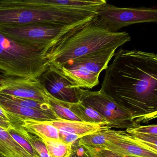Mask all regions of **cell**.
<instances>
[{
  "instance_id": "cell-1",
  "label": "cell",
  "mask_w": 157,
  "mask_h": 157,
  "mask_svg": "<svg viewBox=\"0 0 157 157\" xmlns=\"http://www.w3.org/2000/svg\"><path fill=\"white\" fill-rule=\"evenodd\" d=\"M106 69L101 90L138 124L157 116V55L120 48Z\"/></svg>"
},
{
  "instance_id": "cell-2",
  "label": "cell",
  "mask_w": 157,
  "mask_h": 157,
  "mask_svg": "<svg viewBox=\"0 0 157 157\" xmlns=\"http://www.w3.org/2000/svg\"><path fill=\"white\" fill-rule=\"evenodd\" d=\"M130 40L126 32H110L96 15L61 36L48 50L46 58L48 66L58 67L94 52L117 48Z\"/></svg>"
},
{
  "instance_id": "cell-3",
  "label": "cell",
  "mask_w": 157,
  "mask_h": 157,
  "mask_svg": "<svg viewBox=\"0 0 157 157\" xmlns=\"http://www.w3.org/2000/svg\"><path fill=\"white\" fill-rule=\"evenodd\" d=\"M96 15L49 5L45 0L0 1V25L47 23L67 26Z\"/></svg>"
},
{
  "instance_id": "cell-4",
  "label": "cell",
  "mask_w": 157,
  "mask_h": 157,
  "mask_svg": "<svg viewBox=\"0 0 157 157\" xmlns=\"http://www.w3.org/2000/svg\"><path fill=\"white\" fill-rule=\"evenodd\" d=\"M48 47L12 40L0 32V76L33 80L48 67Z\"/></svg>"
},
{
  "instance_id": "cell-5",
  "label": "cell",
  "mask_w": 157,
  "mask_h": 157,
  "mask_svg": "<svg viewBox=\"0 0 157 157\" xmlns=\"http://www.w3.org/2000/svg\"><path fill=\"white\" fill-rule=\"evenodd\" d=\"M117 49L100 50L71 60L59 67H53L60 71L76 88L92 89L99 84L100 73L107 68Z\"/></svg>"
},
{
  "instance_id": "cell-6",
  "label": "cell",
  "mask_w": 157,
  "mask_h": 157,
  "mask_svg": "<svg viewBox=\"0 0 157 157\" xmlns=\"http://www.w3.org/2000/svg\"><path fill=\"white\" fill-rule=\"evenodd\" d=\"M94 16L67 26L47 23L0 25V32L17 42L48 47L50 49L59 39L69 31Z\"/></svg>"
},
{
  "instance_id": "cell-7",
  "label": "cell",
  "mask_w": 157,
  "mask_h": 157,
  "mask_svg": "<svg viewBox=\"0 0 157 157\" xmlns=\"http://www.w3.org/2000/svg\"><path fill=\"white\" fill-rule=\"evenodd\" d=\"M79 101L82 104L91 107L105 117L110 128H128L140 125L127 111L117 104L101 90L91 91L81 89Z\"/></svg>"
},
{
  "instance_id": "cell-8",
  "label": "cell",
  "mask_w": 157,
  "mask_h": 157,
  "mask_svg": "<svg viewBox=\"0 0 157 157\" xmlns=\"http://www.w3.org/2000/svg\"><path fill=\"white\" fill-rule=\"evenodd\" d=\"M97 16L103 21L110 32L117 33L123 27L143 23L156 22L157 9L151 8H119L106 3Z\"/></svg>"
},
{
  "instance_id": "cell-9",
  "label": "cell",
  "mask_w": 157,
  "mask_h": 157,
  "mask_svg": "<svg viewBox=\"0 0 157 157\" xmlns=\"http://www.w3.org/2000/svg\"><path fill=\"white\" fill-rule=\"evenodd\" d=\"M48 93L58 100L66 102L78 103L81 88L74 84L62 72L52 66L38 78Z\"/></svg>"
},
{
  "instance_id": "cell-10",
  "label": "cell",
  "mask_w": 157,
  "mask_h": 157,
  "mask_svg": "<svg viewBox=\"0 0 157 157\" xmlns=\"http://www.w3.org/2000/svg\"><path fill=\"white\" fill-rule=\"evenodd\" d=\"M0 94L48 103L49 93L38 78L25 79L0 76Z\"/></svg>"
},
{
  "instance_id": "cell-11",
  "label": "cell",
  "mask_w": 157,
  "mask_h": 157,
  "mask_svg": "<svg viewBox=\"0 0 157 157\" xmlns=\"http://www.w3.org/2000/svg\"><path fill=\"white\" fill-rule=\"evenodd\" d=\"M99 148L109 150L125 157H157V151L140 143L125 131Z\"/></svg>"
},
{
  "instance_id": "cell-12",
  "label": "cell",
  "mask_w": 157,
  "mask_h": 157,
  "mask_svg": "<svg viewBox=\"0 0 157 157\" xmlns=\"http://www.w3.org/2000/svg\"><path fill=\"white\" fill-rule=\"evenodd\" d=\"M0 105L13 117H16L20 122L22 120H33L38 121L59 120L54 111H46L34 108H28L12 103L0 96Z\"/></svg>"
},
{
  "instance_id": "cell-13",
  "label": "cell",
  "mask_w": 157,
  "mask_h": 157,
  "mask_svg": "<svg viewBox=\"0 0 157 157\" xmlns=\"http://www.w3.org/2000/svg\"><path fill=\"white\" fill-rule=\"evenodd\" d=\"M47 121L59 131L80 135L82 136L110 129L107 124H95L63 119Z\"/></svg>"
},
{
  "instance_id": "cell-14",
  "label": "cell",
  "mask_w": 157,
  "mask_h": 157,
  "mask_svg": "<svg viewBox=\"0 0 157 157\" xmlns=\"http://www.w3.org/2000/svg\"><path fill=\"white\" fill-rule=\"evenodd\" d=\"M20 125L31 134L40 138L59 140V130L47 121L22 120Z\"/></svg>"
},
{
  "instance_id": "cell-15",
  "label": "cell",
  "mask_w": 157,
  "mask_h": 157,
  "mask_svg": "<svg viewBox=\"0 0 157 157\" xmlns=\"http://www.w3.org/2000/svg\"><path fill=\"white\" fill-rule=\"evenodd\" d=\"M65 104L67 107L82 122L105 124L111 129L110 124L108 120L91 107L82 104L80 102L75 103L65 102Z\"/></svg>"
},
{
  "instance_id": "cell-16",
  "label": "cell",
  "mask_w": 157,
  "mask_h": 157,
  "mask_svg": "<svg viewBox=\"0 0 157 157\" xmlns=\"http://www.w3.org/2000/svg\"><path fill=\"white\" fill-rule=\"evenodd\" d=\"M0 153L5 157H33L13 138L7 130L0 127Z\"/></svg>"
},
{
  "instance_id": "cell-17",
  "label": "cell",
  "mask_w": 157,
  "mask_h": 157,
  "mask_svg": "<svg viewBox=\"0 0 157 157\" xmlns=\"http://www.w3.org/2000/svg\"><path fill=\"white\" fill-rule=\"evenodd\" d=\"M123 130L109 129L87 135L77 140L78 146H88L94 147H101L106 142L114 139L124 133Z\"/></svg>"
},
{
  "instance_id": "cell-18",
  "label": "cell",
  "mask_w": 157,
  "mask_h": 157,
  "mask_svg": "<svg viewBox=\"0 0 157 157\" xmlns=\"http://www.w3.org/2000/svg\"><path fill=\"white\" fill-rule=\"evenodd\" d=\"M41 139V138H40ZM51 157H70L73 144H66L59 140L42 138Z\"/></svg>"
},
{
  "instance_id": "cell-19",
  "label": "cell",
  "mask_w": 157,
  "mask_h": 157,
  "mask_svg": "<svg viewBox=\"0 0 157 157\" xmlns=\"http://www.w3.org/2000/svg\"><path fill=\"white\" fill-rule=\"evenodd\" d=\"M48 104L59 119L82 121L68 107H67L65 102L56 99L49 94H48Z\"/></svg>"
},
{
  "instance_id": "cell-20",
  "label": "cell",
  "mask_w": 157,
  "mask_h": 157,
  "mask_svg": "<svg viewBox=\"0 0 157 157\" xmlns=\"http://www.w3.org/2000/svg\"><path fill=\"white\" fill-rule=\"evenodd\" d=\"M14 128L33 147L39 157H51L48 153L45 144L41 139L29 133L20 125H16Z\"/></svg>"
},
{
  "instance_id": "cell-21",
  "label": "cell",
  "mask_w": 157,
  "mask_h": 157,
  "mask_svg": "<svg viewBox=\"0 0 157 157\" xmlns=\"http://www.w3.org/2000/svg\"><path fill=\"white\" fill-rule=\"evenodd\" d=\"M0 96L6 101L17 105L28 107V108L39 109L43 111H53L50 105L48 103L15 97L11 95H7V94H0Z\"/></svg>"
},
{
  "instance_id": "cell-22",
  "label": "cell",
  "mask_w": 157,
  "mask_h": 157,
  "mask_svg": "<svg viewBox=\"0 0 157 157\" xmlns=\"http://www.w3.org/2000/svg\"><path fill=\"white\" fill-rule=\"evenodd\" d=\"M8 132L17 143L32 157H40L33 147L22 136L16 131L14 128L9 129L8 130Z\"/></svg>"
},
{
  "instance_id": "cell-23",
  "label": "cell",
  "mask_w": 157,
  "mask_h": 157,
  "mask_svg": "<svg viewBox=\"0 0 157 157\" xmlns=\"http://www.w3.org/2000/svg\"><path fill=\"white\" fill-rule=\"evenodd\" d=\"M131 136L140 143L157 151V135L135 133Z\"/></svg>"
},
{
  "instance_id": "cell-24",
  "label": "cell",
  "mask_w": 157,
  "mask_h": 157,
  "mask_svg": "<svg viewBox=\"0 0 157 157\" xmlns=\"http://www.w3.org/2000/svg\"><path fill=\"white\" fill-rule=\"evenodd\" d=\"M125 131L130 135L135 133H139L157 135V124H151L146 126L140 125L136 128H126Z\"/></svg>"
},
{
  "instance_id": "cell-25",
  "label": "cell",
  "mask_w": 157,
  "mask_h": 157,
  "mask_svg": "<svg viewBox=\"0 0 157 157\" xmlns=\"http://www.w3.org/2000/svg\"><path fill=\"white\" fill-rule=\"evenodd\" d=\"M82 137L83 136L80 135L59 131V140L66 144H74Z\"/></svg>"
},
{
  "instance_id": "cell-26",
  "label": "cell",
  "mask_w": 157,
  "mask_h": 157,
  "mask_svg": "<svg viewBox=\"0 0 157 157\" xmlns=\"http://www.w3.org/2000/svg\"><path fill=\"white\" fill-rule=\"evenodd\" d=\"M94 147L97 154L101 157H125L106 149L94 147Z\"/></svg>"
},
{
  "instance_id": "cell-27",
  "label": "cell",
  "mask_w": 157,
  "mask_h": 157,
  "mask_svg": "<svg viewBox=\"0 0 157 157\" xmlns=\"http://www.w3.org/2000/svg\"><path fill=\"white\" fill-rule=\"evenodd\" d=\"M70 157H87L84 147L78 146L75 143L72 146V151Z\"/></svg>"
},
{
  "instance_id": "cell-28",
  "label": "cell",
  "mask_w": 157,
  "mask_h": 157,
  "mask_svg": "<svg viewBox=\"0 0 157 157\" xmlns=\"http://www.w3.org/2000/svg\"><path fill=\"white\" fill-rule=\"evenodd\" d=\"M0 117L3 118L6 121L10 122L14 126L19 124V122L16 118H14L13 117L11 116L7 113L2 107L0 105Z\"/></svg>"
},
{
  "instance_id": "cell-29",
  "label": "cell",
  "mask_w": 157,
  "mask_h": 157,
  "mask_svg": "<svg viewBox=\"0 0 157 157\" xmlns=\"http://www.w3.org/2000/svg\"><path fill=\"white\" fill-rule=\"evenodd\" d=\"M85 149V153L87 157H101L95 151L93 147L88 146H82Z\"/></svg>"
},
{
  "instance_id": "cell-30",
  "label": "cell",
  "mask_w": 157,
  "mask_h": 157,
  "mask_svg": "<svg viewBox=\"0 0 157 157\" xmlns=\"http://www.w3.org/2000/svg\"><path fill=\"white\" fill-rule=\"evenodd\" d=\"M0 127L2 128L3 129L8 131L11 128H13L14 127L10 122L6 121L3 118L0 117Z\"/></svg>"
},
{
  "instance_id": "cell-31",
  "label": "cell",
  "mask_w": 157,
  "mask_h": 157,
  "mask_svg": "<svg viewBox=\"0 0 157 157\" xmlns=\"http://www.w3.org/2000/svg\"><path fill=\"white\" fill-rule=\"evenodd\" d=\"M0 157H5V156H3V155H2V154H1V153H0Z\"/></svg>"
},
{
  "instance_id": "cell-32",
  "label": "cell",
  "mask_w": 157,
  "mask_h": 157,
  "mask_svg": "<svg viewBox=\"0 0 157 157\" xmlns=\"http://www.w3.org/2000/svg\"></svg>"
}]
</instances>
